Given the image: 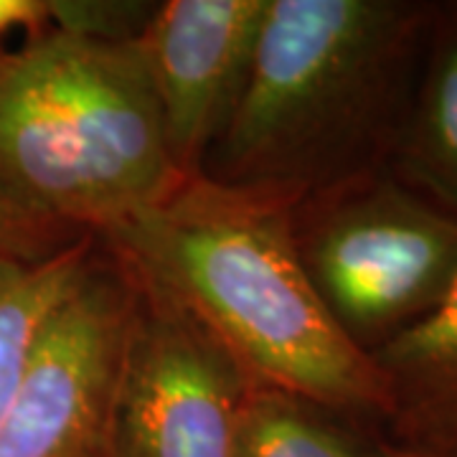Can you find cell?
I'll use <instances>...</instances> for the list:
<instances>
[{"mask_svg": "<svg viewBox=\"0 0 457 457\" xmlns=\"http://www.w3.org/2000/svg\"><path fill=\"white\" fill-rule=\"evenodd\" d=\"M432 13L435 0H267L201 176L297 204L386 173Z\"/></svg>", "mask_w": 457, "mask_h": 457, "instance_id": "6da1fadb", "label": "cell"}, {"mask_svg": "<svg viewBox=\"0 0 457 457\" xmlns=\"http://www.w3.org/2000/svg\"><path fill=\"white\" fill-rule=\"evenodd\" d=\"M290 209L278 196L196 176L97 239L191 312L257 386L300 394L378 429L381 374L312 290Z\"/></svg>", "mask_w": 457, "mask_h": 457, "instance_id": "7a4b0ae2", "label": "cell"}, {"mask_svg": "<svg viewBox=\"0 0 457 457\" xmlns=\"http://www.w3.org/2000/svg\"><path fill=\"white\" fill-rule=\"evenodd\" d=\"M183 180L135 41L46 29L0 46V198L102 234Z\"/></svg>", "mask_w": 457, "mask_h": 457, "instance_id": "3957f363", "label": "cell"}, {"mask_svg": "<svg viewBox=\"0 0 457 457\" xmlns=\"http://www.w3.org/2000/svg\"><path fill=\"white\" fill-rule=\"evenodd\" d=\"M305 275L369 356L440 303L457 278V219L378 173L293 204Z\"/></svg>", "mask_w": 457, "mask_h": 457, "instance_id": "277c9868", "label": "cell"}, {"mask_svg": "<svg viewBox=\"0 0 457 457\" xmlns=\"http://www.w3.org/2000/svg\"><path fill=\"white\" fill-rule=\"evenodd\" d=\"M132 279L104 457H239V422L257 386L173 297Z\"/></svg>", "mask_w": 457, "mask_h": 457, "instance_id": "5b68a950", "label": "cell"}, {"mask_svg": "<svg viewBox=\"0 0 457 457\" xmlns=\"http://www.w3.org/2000/svg\"><path fill=\"white\" fill-rule=\"evenodd\" d=\"M132 279L99 245L84 282L44 330L0 420V457H104Z\"/></svg>", "mask_w": 457, "mask_h": 457, "instance_id": "8992f818", "label": "cell"}, {"mask_svg": "<svg viewBox=\"0 0 457 457\" xmlns=\"http://www.w3.org/2000/svg\"><path fill=\"white\" fill-rule=\"evenodd\" d=\"M267 0L158 3L135 41L155 89L168 155L183 179L227 128L257 51Z\"/></svg>", "mask_w": 457, "mask_h": 457, "instance_id": "52a82bcc", "label": "cell"}, {"mask_svg": "<svg viewBox=\"0 0 457 457\" xmlns=\"http://www.w3.org/2000/svg\"><path fill=\"white\" fill-rule=\"evenodd\" d=\"M381 440L407 457H457V278L422 320L371 353Z\"/></svg>", "mask_w": 457, "mask_h": 457, "instance_id": "ba28073f", "label": "cell"}, {"mask_svg": "<svg viewBox=\"0 0 457 457\" xmlns=\"http://www.w3.org/2000/svg\"><path fill=\"white\" fill-rule=\"evenodd\" d=\"M389 176L457 219V0H437Z\"/></svg>", "mask_w": 457, "mask_h": 457, "instance_id": "9c48e42d", "label": "cell"}, {"mask_svg": "<svg viewBox=\"0 0 457 457\" xmlns=\"http://www.w3.org/2000/svg\"><path fill=\"white\" fill-rule=\"evenodd\" d=\"M97 254V234H87L44 262H0V420L54 312L82 285Z\"/></svg>", "mask_w": 457, "mask_h": 457, "instance_id": "30bf717a", "label": "cell"}, {"mask_svg": "<svg viewBox=\"0 0 457 457\" xmlns=\"http://www.w3.org/2000/svg\"><path fill=\"white\" fill-rule=\"evenodd\" d=\"M239 457H392L378 429L300 394L254 386L239 422Z\"/></svg>", "mask_w": 457, "mask_h": 457, "instance_id": "8fae6325", "label": "cell"}, {"mask_svg": "<svg viewBox=\"0 0 457 457\" xmlns=\"http://www.w3.org/2000/svg\"><path fill=\"white\" fill-rule=\"evenodd\" d=\"M158 3L135 0H51V29L110 41L130 44L145 31Z\"/></svg>", "mask_w": 457, "mask_h": 457, "instance_id": "7c38bea8", "label": "cell"}, {"mask_svg": "<svg viewBox=\"0 0 457 457\" xmlns=\"http://www.w3.org/2000/svg\"><path fill=\"white\" fill-rule=\"evenodd\" d=\"M82 237H87V231L38 219L0 198V262H44Z\"/></svg>", "mask_w": 457, "mask_h": 457, "instance_id": "4fadbf2b", "label": "cell"}, {"mask_svg": "<svg viewBox=\"0 0 457 457\" xmlns=\"http://www.w3.org/2000/svg\"><path fill=\"white\" fill-rule=\"evenodd\" d=\"M51 29V0H0V38L8 33L26 36Z\"/></svg>", "mask_w": 457, "mask_h": 457, "instance_id": "5bb4252c", "label": "cell"}, {"mask_svg": "<svg viewBox=\"0 0 457 457\" xmlns=\"http://www.w3.org/2000/svg\"><path fill=\"white\" fill-rule=\"evenodd\" d=\"M392 457H407V455H399V453H394L392 450Z\"/></svg>", "mask_w": 457, "mask_h": 457, "instance_id": "9a60e30c", "label": "cell"}]
</instances>
